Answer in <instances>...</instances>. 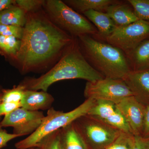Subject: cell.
Listing matches in <instances>:
<instances>
[{"mask_svg": "<svg viewBox=\"0 0 149 149\" xmlns=\"http://www.w3.org/2000/svg\"><path fill=\"white\" fill-rule=\"evenodd\" d=\"M73 123L89 149H105L122 132L88 114Z\"/></svg>", "mask_w": 149, "mask_h": 149, "instance_id": "cell-6", "label": "cell"}, {"mask_svg": "<svg viewBox=\"0 0 149 149\" xmlns=\"http://www.w3.org/2000/svg\"><path fill=\"white\" fill-rule=\"evenodd\" d=\"M77 38L86 60L104 78L122 80L131 71L126 56L120 49L90 35Z\"/></svg>", "mask_w": 149, "mask_h": 149, "instance_id": "cell-3", "label": "cell"}, {"mask_svg": "<svg viewBox=\"0 0 149 149\" xmlns=\"http://www.w3.org/2000/svg\"><path fill=\"white\" fill-rule=\"evenodd\" d=\"M104 78L85 59L77 37L67 48L56 63L40 77L24 78L20 84L26 89L47 92L54 83L65 80L80 79L93 82Z\"/></svg>", "mask_w": 149, "mask_h": 149, "instance_id": "cell-2", "label": "cell"}, {"mask_svg": "<svg viewBox=\"0 0 149 149\" xmlns=\"http://www.w3.org/2000/svg\"><path fill=\"white\" fill-rule=\"evenodd\" d=\"M54 101L51 94L42 91H25L24 97L21 102V107L32 111L49 109Z\"/></svg>", "mask_w": 149, "mask_h": 149, "instance_id": "cell-12", "label": "cell"}, {"mask_svg": "<svg viewBox=\"0 0 149 149\" xmlns=\"http://www.w3.org/2000/svg\"><path fill=\"white\" fill-rule=\"evenodd\" d=\"M16 4V0H0V13Z\"/></svg>", "mask_w": 149, "mask_h": 149, "instance_id": "cell-31", "label": "cell"}, {"mask_svg": "<svg viewBox=\"0 0 149 149\" xmlns=\"http://www.w3.org/2000/svg\"><path fill=\"white\" fill-rule=\"evenodd\" d=\"M63 2L78 13L90 10L105 12L110 6L117 2L115 0H65Z\"/></svg>", "mask_w": 149, "mask_h": 149, "instance_id": "cell-17", "label": "cell"}, {"mask_svg": "<svg viewBox=\"0 0 149 149\" xmlns=\"http://www.w3.org/2000/svg\"><path fill=\"white\" fill-rule=\"evenodd\" d=\"M133 96L146 107L149 104V68L141 71H131L123 78Z\"/></svg>", "mask_w": 149, "mask_h": 149, "instance_id": "cell-11", "label": "cell"}, {"mask_svg": "<svg viewBox=\"0 0 149 149\" xmlns=\"http://www.w3.org/2000/svg\"><path fill=\"white\" fill-rule=\"evenodd\" d=\"M21 40L14 37L0 35V55L13 61L20 49Z\"/></svg>", "mask_w": 149, "mask_h": 149, "instance_id": "cell-20", "label": "cell"}, {"mask_svg": "<svg viewBox=\"0 0 149 149\" xmlns=\"http://www.w3.org/2000/svg\"><path fill=\"white\" fill-rule=\"evenodd\" d=\"M83 14L97 28L98 32L97 38L104 40L116 27L106 13L90 10L85 12Z\"/></svg>", "mask_w": 149, "mask_h": 149, "instance_id": "cell-14", "label": "cell"}, {"mask_svg": "<svg viewBox=\"0 0 149 149\" xmlns=\"http://www.w3.org/2000/svg\"><path fill=\"white\" fill-rule=\"evenodd\" d=\"M27 14L16 4L0 13V24L24 27Z\"/></svg>", "mask_w": 149, "mask_h": 149, "instance_id": "cell-18", "label": "cell"}, {"mask_svg": "<svg viewBox=\"0 0 149 149\" xmlns=\"http://www.w3.org/2000/svg\"><path fill=\"white\" fill-rule=\"evenodd\" d=\"M21 103H17L7 102H0V117L9 114L15 110L21 107Z\"/></svg>", "mask_w": 149, "mask_h": 149, "instance_id": "cell-27", "label": "cell"}, {"mask_svg": "<svg viewBox=\"0 0 149 149\" xmlns=\"http://www.w3.org/2000/svg\"><path fill=\"white\" fill-rule=\"evenodd\" d=\"M118 111L116 104L108 101L95 100L87 114L104 123L110 118Z\"/></svg>", "mask_w": 149, "mask_h": 149, "instance_id": "cell-19", "label": "cell"}, {"mask_svg": "<svg viewBox=\"0 0 149 149\" xmlns=\"http://www.w3.org/2000/svg\"><path fill=\"white\" fill-rule=\"evenodd\" d=\"M30 149H39L37 147H35V148H31Z\"/></svg>", "mask_w": 149, "mask_h": 149, "instance_id": "cell-33", "label": "cell"}, {"mask_svg": "<svg viewBox=\"0 0 149 149\" xmlns=\"http://www.w3.org/2000/svg\"><path fill=\"white\" fill-rule=\"evenodd\" d=\"M61 149H89L72 122L60 131Z\"/></svg>", "mask_w": 149, "mask_h": 149, "instance_id": "cell-16", "label": "cell"}, {"mask_svg": "<svg viewBox=\"0 0 149 149\" xmlns=\"http://www.w3.org/2000/svg\"><path fill=\"white\" fill-rule=\"evenodd\" d=\"M125 55L131 70L141 71L149 69V38Z\"/></svg>", "mask_w": 149, "mask_h": 149, "instance_id": "cell-15", "label": "cell"}, {"mask_svg": "<svg viewBox=\"0 0 149 149\" xmlns=\"http://www.w3.org/2000/svg\"><path fill=\"white\" fill-rule=\"evenodd\" d=\"M95 102L88 99L74 109L67 112L56 110L52 107L48 110L40 127L34 133L15 145L17 149H28L37 147L46 136L69 125L78 118L87 114Z\"/></svg>", "mask_w": 149, "mask_h": 149, "instance_id": "cell-4", "label": "cell"}, {"mask_svg": "<svg viewBox=\"0 0 149 149\" xmlns=\"http://www.w3.org/2000/svg\"><path fill=\"white\" fill-rule=\"evenodd\" d=\"M74 38L53 23L43 9L27 13L20 49L13 62L22 74L42 71L58 61Z\"/></svg>", "mask_w": 149, "mask_h": 149, "instance_id": "cell-1", "label": "cell"}, {"mask_svg": "<svg viewBox=\"0 0 149 149\" xmlns=\"http://www.w3.org/2000/svg\"><path fill=\"white\" fill-rule=\"evenodd\" d=\"M116 105L125 118L132 134L134 136H142L146 107L133 96L123 99Z\"/></svg>", "mask_w": 149, "mask_h": 149, "instance_id": "cell-10", "label": "cell"}, {"mask_svg": "<svg viewBox=\"0 0 149 149\" xmlns=\"http://www.w3.org/2000/svg\"><path fill=\"white\" fill-rule=\"evenodd\" d=\"M139 19L149 20V0H128Z\"/></svg>", "mask_w": 149, "mask_h": 149, "instance_id": "cell-23", "label": "cell"}, {"mask_svg": "<svg viewBox=\"0 0 149 149\" xmlns=\"http://www.w3.org/2000/svg\"><path fill=\"white\" fill-rule=\"evenodd\" d=\"M126 3L118 1L117 2L110 6L106 10L117 27L124 26L138 21L132 7Z\"/></svg>", "mask_w": 149, "mask_h": 149, "instance_id": "cell-13", "label": "cell"}, {"mask_svg": "<svg viewBox=\"0 0 149 149\" xmlns=\"http://www.w3.org/2000/svg\"><path fill=\"white\" fill-rule=\"evenodd\" d=\"M134 135L121 132L117 139L105 149H133Z\"/></svg>", "mask_w": 149, "mask_h": 149, "instance_id": "cell-22", "label": "cell"}, {"mask_svg": "<svg viewBox=\"0 0 149 149\" xmlns=\"http://www.w3.org/2000/svg\"><path fill=\"white\" fill-rule=\"evenodd\" d=\"M84 95L86 99L108 101L116 104L125 97L133 96L123 80L108 78L87 82Z\"/></svg>", "mask_w": 149, "mask_h": 149, "instance_id": "cell-8", "label": "cell"}, {"mask_svg": "<svg viewBox=\"0 0 149 149\" xmlns=\"http://www.w3.org/2000/svg\"><path fill=\"white\" fill-rule=\"evenodd\" d=\"M26 90L20 83L11 89H2L1 102L21 103Z\"/></svg>", "mask_w": 149, "mask_h": 149, "instance_id": "cell-21", "label": "cell"}, {"mask_svg": "<svg viewBox=\"0 0 149 149\" xmlns=\"http://www.w3.org/2000/svg\"><path fill=\"white\" fill-rule=\"evenodd\" d=\"M60 129L43 138L37 147L39 149H61L59 142Z\"/></svg>", "mask_w": 149, "mask_h": 149, "instance_id": "cell-24", "label": "cell"}, {"mask_svg": "<svg viewBox=\"0 0 149 149\" xmlns=\"http://www.w3.org/2000/svg\"><path fill=\"white\" fill-rule=\"evenodd\" d=\"M2 95V93L1 89V90H0V102H1V99Z\"/></svg>", "mask_w": 149, "mask_h": 149, "instance_id": "cell-32", "label": "cell"}, {"mask_svg": "<svg viewBox=\"0 0 149 149\" xmlns=\"http://www.w3.org/2000/svg\"><path fill=\"white\" fill-rule=\"evenodd\" d=\"M43 9L53 23L72 37L89 35L96 37L98 34L91 22L63 1H45Z\"/></svg>", "mask_w": 149, "mask_h": 149, "instance_id": "cell-5", "label": "cell"}, {"mask_svg": "<svg viewBox=\"0 0 149 149\" xmlns=\"http://www.w3.org/2000/svg\"><path fill=\"white\" fill-rule=\"evenodd\" d=\"M143 136H149V104L146 108L144 124L143 135Z\"/></svg>", "mask_w": 149, "mask_h": 149, "instance_id": "cell-30", "label": "cell"}, {"mask_svg": "<svg viewBox=\"0 0 149 149\" xmlns=\"http://www.w3.org/2000/svg\"><path fill=\"white\" fill-rule=\"evenodd\" d=\"M41 111H32L19 107L4 116L0 122L3 127H12L13 134L19 137L30 136L40 127L45 118Z\"/></svg>", "mask_w": 149, "mask_h": 149, "instance_id": "cell-9", "label": "cell"}, {"mask_svg": "<svg viewBox=\"0 0 149 149\" xmlns=\"http://www.w3.org/2000/svg\"><path fill=\"white\" fill-rule=\"evenodd\" d=\"M30 149H31V148H30Z\"/></svg>", "mask_w": 149, "mask_h": 149, "instance_id": "cell-34", "label": "cell"}, {"mask_svg": "<svg viewBox=\"0 0 149 149\" xmlns=\"http://www.w3.org/2000/svg\"><path fill=\"white\" fill-rule=\"evenodd\" d=\"M19 137L13 133H8L0 125V149L6 147L10 141Z\"/></svg>", "mask_w": 149, "mask_h": 149, "instance_id": "cell-28", "label": "cell"}, {"mask_svg": "<svg viewBox=\"0 0 149 149\" xmlns=\"http://www.w3.org/2000/svg\"><path fill=\"white\" fill-rule=\"evenodd\" d=\"M24 33V27L14 25L0 24V35L11 36L22 40Z\"/></svg>", "mask_w": 149, "mask_h": 149, "instance_id": "cell-26", "label": "cell"}, {"mask_svg": "<svg viewBox=\"0 0 149 149\" xmlns=\"http://www.w3.org/2000/svg\"><path fill=\"white\" fill-rule=\"evenodd\" d=\"M149 38V20L139 19L125 26H116L104 40L126 55Z\"/></svg>", "mask_w": 149, "mask_h": 149, "instance_id": "cell-7", "label": "cell"}, {"mask_svg": "<svg viewBox=\"0 0 149 149\" xmlns=\"http://www.w3.org/2000/svg\"><path fill=\"white\" fill-rule=\"evenodd\" d=\"M44 0H16V5L26 13L35 12L42 9Z\"/></svg>", "mask_w": 149, "mask_h": 149, "instance_id": "cell-25", "label": "cell"}, {"mask_svg": "<svg viewBox=\"0 0 149 149\" xmlns=\"http://www.w3.org/2000/svg\"><path fill=\"white\" fill-rule=\"evenodd\" d=\"M133 149H149V136H134Z\"/></svg>", "mask_w": 149, "mask_h": 149, "instance_id": "cell-29", "label": "cell"}]
</instances>
